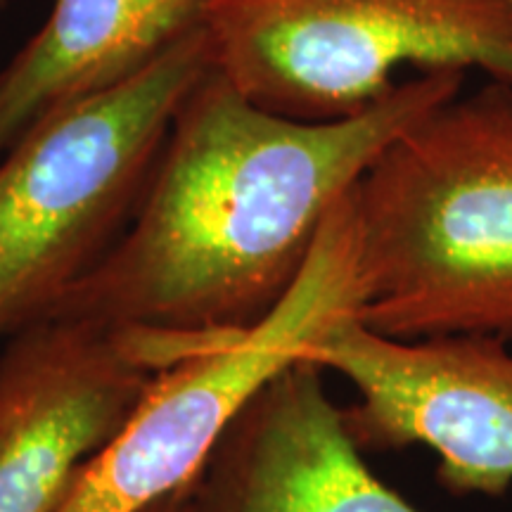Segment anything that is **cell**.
I'll return each instance as SVG.
<instances>
[{
    "label": "cell",
    "mask_w": 512,
    "mask_h": 512,
    "mask_svg": "<svg viewBox=\"0 0 512 512\" xmlns=\"http://www.w3.org/2000/svg\"><path fill=\"white\" fill-rule=\"evenodd\" d=\"M361 283L349 202L330 211L302 275L264 320L162 370L57 512H140L195 477L230 420L268 380L358 311Z\"/></svg>",
    "instance_id": "5"
},
{
    "label": "cell",
    "mask_w": 512,
    "mask_h": 512,
    "mask_svg": "<svg viewBox=\"0 0 512 512\" xmlns=\"http://www.w3.org/2000/svg\"><path fill=\"white\" fill-rule=\"evenodd\" d=\"M178 491H181V489H178ZM178 491H176V494L162 498V501L152 503L150 508H145V510H140V512H176V508H178Z\"/></svg>",
    "instance_id": "10"
},
{
    "label": "cell",
    "mask_w": 512,
    "mask_h": 512,
    "mask_svg": "<svg viewBox=\"0 0 512 512\" xmlns=\"http://www.w3.org/2000/svg\"><path fill=\"white\" fill-rule=\"evenodd\" d=\"M221 335L117 330L46 318L0 354V512H57L162 370Z\"/></svg>",
    "instance_id": "6"
},
{
    "label": "cell",
    "mask_w": 512,
    "mask_h": 512,
    "mask_svg": "<svg viewBox=\"0 0 512 512\" xmlns=\"http://www.w3.org/2000/svg\"><path fill=\"white\" fill-rule=\"evenodd\" d=\"M508 5H510V8H512V0H508Z\"/></svg>",
    "instance_id": "11"
},
{
    "label": "cell",
    "mask_w": 512,
    "mask_h": 512,
    "mask_svg": "<svg viewBox=\"0 0 512 512\" xmlns=\"http://www.w3.org/2000/svg\"><path fill=\"white\" fill-rule=\"evenodd\" d=\"M304 361L347 377L342 420L358 451L427 446L451 496L501 498L512 486V351L489 335L392 339L342 318Z\"/></svg>",
    "instance_id": "7"
},
{
    "label": "cell",
    "mask_w": 512,
    "mask_h": 512,
    "mask_svg": "<svg viewBox=\"0 0 512 512\" xmlns=\"http://www.w3.org/2000/svg\"><path fill=\"white\" fill-rule=\"evenodd\" d=\"M347 202L358 323L512 342V86L489 79L413 121Z\"/></svg>",
    "instance_id": "2"
},
{
    "label": "cell",
    "mask_w": 512,
    "mask_h": 512,
    "mask_svg": "<svg viewBox=\"0 0 512 512\" xmlns=\"http://www.w3.org/2000/svg\"><path fill=\"white\" fill-rule=\"evenodd\" d=\"M176 512H420L375 477L351 441L323 368L299 361L245 403Z\"/></svg>",
    "instance_id": "8"
},
{
    "label": "cell",
    "mask_w": 512,
    "mask_h": 512,
    "mask_svg": "<svg viewBox=\"0 0 512 512\" xmlns=\"http://www.w3.org/2000/svg\"><path fill=\"white\" fill-rule=\"evenodd\" d=\"M207 72L195 27L138 76L41 121L0 157V339L48 318L117 245L178 105Z\"/></svg>",
    "instance_id": "3"
},
{
    "label": "cell",
    "mask_w": 512,
    "mask_h": 512,
    "mask_svg": "<svg viewBox=\"0 0 512 512\" xmlns=\"http://www.w3.org/2000/svg\"><path fill=\"white\" fill-rule=\"evenodd\" d=\"M200 31L211 72L313 124L358 117L432 69L512 86L508 0H204Z\"/></svg>",
    "instance_id": "4"
},
{
    "label": "cell",
    "mask_w": 512,
    "mask_h": 512,
    "mask_svg": "<svg viewBox=\"0 0 512 512\" xmlns=\"http://www.w3.org/2000/svg\"><path fill=\"white\" fill-rule=\"evenodd\" d=\"M204 0H53L0 69V157L53 114L112 91L200 27Z\"/></svg>",
    "instance_id": "9"
},
{
    "label": "cell",
    "mask_w": 512,
    "mask_h": 512,
    "mask_svg": "<svg viewBox=\"0 0 512 512\" xmlns=\"http://www.w3.org/2000/svg\"><path fill=\"white\" fill-rule=\"evenodd\" d=\"M465 81L460 69L418 72L358 117L313 124L254 105L209 69L178 105L124 235L48 318L171 335L254 328L384 145Z\"/></svg>",
    "instance_id": "1"
}]
</instances>
